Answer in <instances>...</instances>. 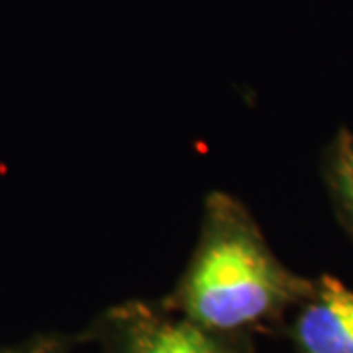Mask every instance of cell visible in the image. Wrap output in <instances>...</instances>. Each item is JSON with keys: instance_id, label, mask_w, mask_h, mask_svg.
<instances>
[{"instance_id": "obj_1", "label": "cell", "mask_w": 353, "mask_h": 353, "mask_svg": "<svg viewBox=\"0 0 353 353\" xmlns=\"http://www.w3.org/2000/svg\"><path fill=\"white\" fill-rule=\"evenodd\" d=\"M294 292V279L269 252L240 202L212 194L196 252L181 287L187 318L208 332L259 322Z\"/></svg>"}, {"instance_id": "obj_2", "label": "cell", "mask_w": 353, "mask_h": 353, "mask_svg": "<svg viewBox=\"0 0 353 353\" xmlns=\"http://www.w3.org/2000/svg\"><path fill=\"white\" fill-rule=\"evenodd\" d=\"M303 353H353V290L326 277L296 322Z\"/></svg>"}, {"instance_id": "obj_3", "label": "cell", "mask_w": 353, "mask_h": 353, "mask_svg": "<svg viewBox=\"0 0 353 353\" xmlns=\"http://www.w3.org/2000/svg\"><path fill=\"white\" fill-rule=\"evenodd\" d=\"M124 353H226L212 332L192 320H150L132 336Z\"/></svg>"}, {"instance_id": "obj_4", "label": "cell", "mask_w": 353, "mask_h": 353, "mask_svg": "<svg viewBox=\"0 0 353 353\" xmlns=\"http://www.w3.org/2000/svg\"><path fill=\"white\" fill-rule=\"evenodd\" d=\"M332 181L341 206L353 222V138L350 136H341L336 145L332 159Z\"/></svg>"}, {"instance_id": "obj_5", "label": "cell", "mask_w": 353, "mask_h": 353, "mask_svg": "<svg viewBox=\"0 0 353 353\" xmlns=\"http://www.w3.org/2000/svg\"><path fill=\"white\" fill-rule=\"evenodd\" d=\"M0 353H61L51 340H34L30 343L14 345V347H0Z\"/></svg>"}]
</instances>
